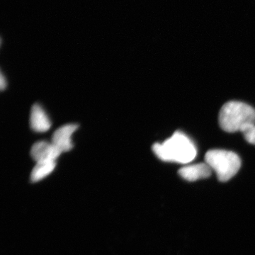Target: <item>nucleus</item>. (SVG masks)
Returning a JSON list of instances; mask_svg holds the SVG:
<instances>
[{
    "mask_svg": "<svg viewBox=\"0 0 255 255\" xmlns=\"http://www.w3.org/2000/svg\"><path fill=\"white\" fill-rule=\"evenodd\" d=\"M62 152L52 142H37L32 146L31 155L36 162L55 161Z\"/></svg>",
    "mask_w": 255,
    "mask_h": 255,
    "instance_id": "nucleus-5",
    "label": "nucleus"
},
{
    "mask_svg": "<svg viewBox=\"0 0 255 255\" xmlns=\"http://www.w3.org/2000/svg\"><path fill=\"white\" fill-rule=\"evenodd\" d=\"M55 166H56L55 161L36 162V166L31 172V182H36L44 179L54 170Z\"/></svg>",
    "mask_w": 255,
    "mask_h": 255,
    "instance_id": "nucleus-8",
    "label": "nucleus"
},
{
    "mask_svg": "<svg viewBox=\"0 0 255 255\" xmlns=\"http://www.w3.org/2000/svg\"><path fill=\"white\" fill-rule=\"evenodd\" d=\"M180 177L189 182H195L199 179L211 177L212 169L206 162L190 164L179 169L178 172Z\"/></svg>",
    "mask_w": 255,
    "mask_h": 255,
    "instance_id": "nucleus-6",
    "label": "nucleus"
},
{
    "mask_svg": "<svg viewBox=\"0 0 255 255\" xmlns=\"http://www.w3.org/2000/svg\"><path fill=\"white\" fill-rule=\"evenodd\" d=\"M30 124L31 128L36 132H46L51 127V123L46 112L38 105H34L32 107Z\"/></svg>",
    "mask_w": 255,
    "mask_h": 255,
    "instance_id": "nucleus-7",
    "label": "nucleus"
},
{
    "mask_svg": "<svg viewBox=\"0 0 255 255\" xmlns=\"http://www.w3.org/2000/svg\"><path fill=\"white\" fill-rule=\"evenodd\" d=\"M6 80H5L4 75L3 74H1V78H0V87H1V90H4L5 88H6Z\"/></svg>",
    "mask_w": 255,
    "mask_h": 255,
    "instance_id": "nucleus-10",
    "label": "nucleus"
},
{
    "mask_svg": "<svg viewBox=\"0 0 255 255\" xmlns=\"http://www.w3.org/2000/svg\"><path fill=\"white\" fill-rule=\"evenodd\" d=\"M205 162L214 170L220 182H228L238 173L241 159L232 151L211 150L205 155Z\"/></svg>",
    "mask_w": 255,
    "mask_h": 255,
    "instance_id": "nucleus-3",
    "label": "nucleus"
},
{
    "mask_svg": "<svg viewBox=\"0 0 255 255\" xmlns=\"http://www.w3.org/2000/svg\"><path fill=\"white\" fill-rule=\"evenodd\" d=\"M78 127L77 124H68L57 129L52 137V143L59 149L62 153L68 152L73 148L72 135Z\"/></svg>",
    "mask_w": 255,
    "mask_h": 255,
    "instance_id": "nucleus-4",
    "label": "nucleus"
},
{
    "mask_svg": "<svg viewBox=\"0 0 255 255\" xmlns=\"http://www.w3.org/2000/svg\"><path fill=\"white\" fill-rule=\"evenodd\" d=\"M255 124V110L243 102L231 101L223 106L219 113L220 127L228 132H241Z\"/></svg>",
    "mask_w": 255,
    "mask_h": 255,
    "instance_id": "nucleus-2",
    "label": "nucleus"
},
{
    "mask_svg": "<svg viewBox=\"0 0 255 255\" xmlns=\"http://www.w3.org/2000/svg\"><path fill=\"white\" fill-rule=\"evenodd\" d=\"M241 132L247 142L255 145V124L248 126L241 130Z\"/></svg>",
    "mask_w": 255,
    "mask_h": 255,
    "instance_id": "nucleus-9",
    "label": "nucleus"
},
{
    "mask_svg": "<svg viewBox=\"0 0 255 255\" xmlns=\"http://www.w3.org/2000/svg\"><path fill=\"white\" fill-rule=\"evenodd\" d=\"M152 150L157 157L164 162L188 164L194 160L197 153L194 142L182 132H174L162 143H155Z\"/></svg>",
    "mask_w": 255,
    "mask_h": 255,
    "instance_id": "nucleus-1",
    "label": "nucleus"
}]
</instances>
